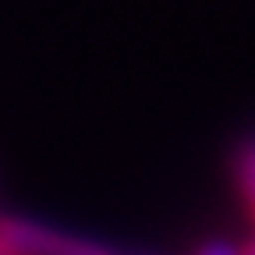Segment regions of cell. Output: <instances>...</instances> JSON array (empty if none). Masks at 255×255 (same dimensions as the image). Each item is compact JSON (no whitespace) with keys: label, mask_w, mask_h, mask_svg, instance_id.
Segmentation results:
<instances>
[{"label":"cell","mask_w":255,"mask_h":255,"mask_svg":"<svg viewBox=\"0 0 255 255\" xmlns=\"http://www.w3.org/2000/svg\"><path fill=\"white\" fill-rule=\"evenodd\" d=\"M0 255H117L96 241L50 231L36 220H0Z\"/></svg>","instance_id":"obj_1"},{"label":"cell","mask_w":255,"mask_h":255,"mask_svg":"<svg viewBox=\"0 0 255 255\" xmlns=\"http://www.w3.org/2000/svg\"><path fill=\"white\" fill-rule=\"evenodd\" d=\"M238 181H241V191H245V199L255 213V145L245 149V156L238 159Z\"/></svg>","instance_id":"obj_2"},{"label":"cell","mask_w":255,"mask_h":255,"mask_svg":"<svg viewBox=\"0 0 255 255\" xmlns=\"http://www.w3.org/2000/svg\"><path fill=\"white\" fill-rule=\"evenodd\" d=\"M195 255H238V248H231L227 241H209V245H202Z\"/></svg>","instance_id":"obj_3"},{"label":"cell","mask_w":255,"mask_h":255,"mask_svg":"<svg viewBox=\"0 0 255 255\" xmlns=\"http://www.w3.org/2000/svg\"><path fill=\"white\" fill-rule=\"evenodd\" d=\"M238 255H255V238H252L245 248H238Z\"/></svg>","instance_id":"obj_4"}]
</instances>
